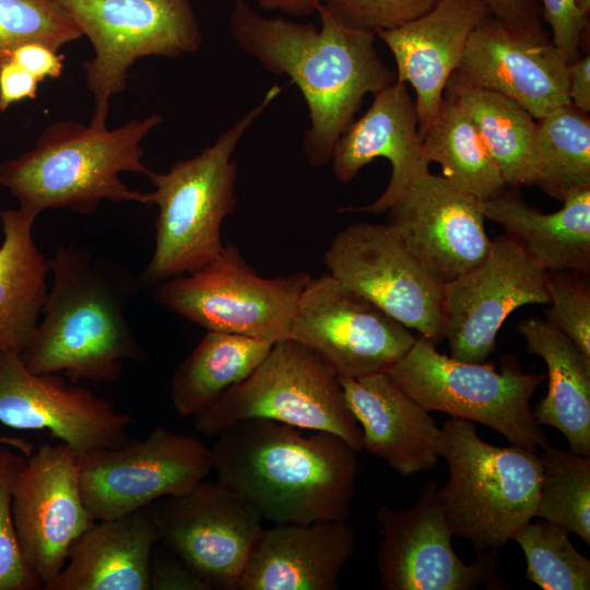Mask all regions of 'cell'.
Masks as SVG:
<instances>
[{"label": "cell", "mask_w": 590, "mask_h": 590, "mask_svg": "<svg viewBox=\"0 0 590 590\" xmlns=\"http://www.w3.org/2000/svg\"><path fill=\"white\" fill-rule=\"evenodd\" d=\"M483 211L547 272L589 273L590 188L567 197L553 213H542L507 190L483 201Z\"/></svg>", "instance_id": "cell-26"}, {"label": "cell", "mask_w": 590, "mask_h": 590, "mask_svg": "<svg viewBox=\"0 0 590 590\" xmlns=\"http://www.w3.org/2000/svg\"><path fill=\"white\" fill-rule=\"evenodd\" d=\"M378 157L387 158L391 165L386 190L367 205L345 206L340 212H387L418 177L429 172L415 101L405 83L396 81L374 94L367 111L335 143L330 162L337 180L347 184Z\"/></svg>", "instance_id": "cell-21"}, {"label": "cell", "mask_w": 590, "mask_h": 590, "mask_svg": "<svg viewBox=\"0 0 590 590\" xmlns=\"http://www.w3.org/2000/svg\"><path fill=\"white\" fill-rule=\"evenodd\" d=\"M4 109L2 108L1 104H0V117L1 115L3 114Z\"/></svg>", "instance_id": "cell-47"}, {"label": "cell", "mask_w": 590, "mask_h": 590, "mask_svg": "<svg viewBox=\"0 0 590 590\" xmlns=\"http://www.w3.org/2000/svg\"><path fill=\"white\" fill-rule=\"evenodd\" d=\"M30 446L20 439L0 438V590L42 589L22 554L12 515L15 479L24 467Z\"/></svg>", "instance_id": "cell-36"}, {"label": "cell", "mask_w": 590, "mask_h": 590, "mask_svg": "<svg viewBox=\"0 0 590 590\" xmlns=\"http://www.w3.org/2000/svg\"><path fill=\"white\" fill-rule=\"evenodd\" d=\"M158 540L211 589L237 590L263 518L219 481L149 506Z\"/></svg>", "instance_id": "cell-15"}, {"label": "cell", "mask_w": 590, "mask_h": 590, "mask_svg": "<svg viewBox=\"0 0 590 590\" xmlns=\"http://www.w3.org/2000/svg\"><path fill=\"white\" fill-rule=\"evenodd\" d=\"M12 515L24 559L44 586L95 522L81 493L80 456L63 442L27 456L14 482Z\"/></svg>", "instance_id": "cell-17"}, {"label": "cell", "mask_w": 590, "mask_h": 590, "mask_svg": "<svg viewBox=\"0 0 590 590\" xmlns=\"http://www.w3.org/2000/svg\"><path fill=\"white\" fill-rule=\"evenodd\" d=\"M339 380L362 429L363 449L403 476L438 463L445 446L442 428L387 373Z\"/></svg>", "instance_id": "cell-24"}, {"label": "cell", "mask_w": 590, "mask_h": 590, "mask_svg": "<svg viewBox=\"0 0 590 590\" xmlns=\"http://www.w3.org/2000/svg\"><path fill=\"white\" fill-rule=\"evenodd\" d=\"M266 418L322 430L363 450L362 429L338 376L310 350L287 338L273 343L258 367L193 415L197 432L216 436L245 420Z\"/></svg>", "instance_id": "cell-7"}, {"label": "cell", "mask_w": 590, "mask_h": 590, "mask_svg": "<svg viewBox=\"0 0 590 590\" xmlns=\"http://www.w3.org/2000/svg\"><path fill=\"white\" fill-rule=\"evenodd\" d=\"M355 544L347 519L274 523L260 532L237 590H335Z\"/></svg>", "instance_id": "cell-23"}, {"label": "cell", "mask_w": 590, "mask_h": 590, "mask_svg": "<svg viewBox=\"0 0 590 590\" xmlns=\"http://www.w3.org/2000/svg\"><path fill=\"white\" fill-rule=\"evenodd\" d=\"M568 96L578 109L590 111V55L585 52L568 64Z\"/></svg>", "instance_id": "cell-44"}, {"label": "cell", "mask_w": 590, "mask_h": 590, "mask_svg": "<svg viewBox=\"0 0 590 590\" xmlns=\"http://www.w3.org/2000/svg\"><path fill=\"white\" fill-rule=\"evenodd\" d=\"M0 422L15 429L48 430L79 456L128 441L131 415L59 374H35L20 354L0 355Z\"/></svg>", "instance_id": "cell-18"}, {"label": "cell", "mask_w": 590, "mask_h": 590, "mask_svg": "<svg viewBox=\"0 0 590 590\" xmlns=\"http://www.w3.org/2000/svg\"><path fill=\"white\" fill-rule=\"evenodd\" d=\"M574 271L547 272V320L590 357V287Z\"/></svg>", "instance_id": "cell-37"}, {"label": "cell", "mask_w": 590, "mask_h": 590, "mask_svg": "<svg viewBox=\"0 0 590 590\" xmlns=\"http://www.w3.org/2000/svg\"><path fill=\"white\" fill-rule=\"evenodd\" d=\"M535 517L590 544V456L544 447Z\"/></svg>", "instance_id": "cell-33"}, {"label": "cell", "mask_w": 590, "mask_h": 590, "mask_svg": "<svg viewBox=\"0 0 590 590\" xmlns=\"http://www.w3.org/2000/svg\"><path fill=\"white\" fill-rule=\"evenodd\" d=\"M49 269L42 320L20 354L31 371L109 384L126 361L146 359L126 315L142 288L139 276L72 243L58 246Z\"/></svg>", "instance_id": "cell-3"}, {"label": "cell", "mask_w": 590, "mask_h": 590, "mask_svg": "<svg viewBox=\"0 0 590 590\" xmlns=\"http://www.w3.org/2000/svg\"><path fill=\"white\" fill-rule=\"evenodd\" d=\"M529 352L544 359L548 387L533 413L540 425L559 430L571 451L590 456V357L547 319L534 317L518 327Z\"/></svg>", "instance_id": "cell-27"}, {"label": "cell", "mask_w": 590, "mask_h": 590, "mask_svg": "<svg viewBox=\"0 0 590 590\" xmlns=\"http://www.w3.org/2000/svg\"><path fill=\"white\" fill-rule=\"evenodd\" d=\"M452 75L515 101L536 120L570 104L568 62L543 25L491 14L472 32Z\"/></svg>", "instance_id": "cell-19"}, {"label": "cell", "mask_w": 590, "mask_h": 590, "mask_svg": "<svg viewBox=\"0 0 590 590\" xmlns=\"http://www.w3.org/2000/svg\"><path fill=\"white\" fill-rule=\"evenodd\" d=\"M547 271L507 235L475 267L444 283V333L452 358L482 363L517 308L547 304Z\"/></svg>", "instance_id": "cell-16"}, {"label": "cell", "mask_w": 590, "mask_h": 590, "mask_svg": "<svg viewBox=\"0 0 590 590\" xmlns=\"http://www.w3.org/2000/svg\"><path fill=\"white\" fill-rule=\"evenodd\" d=\"M36 219L19 208L0 211V355L22 353L38 324L48 292L49 259L34 240Z\"/></svg>", "instance_id": "cell-28"}, {"label": "cell", "mask_w": 590, "mask_h": 590, "mask_svg": "<svg viewBox=\"0 0 590 590\" xmlns=\"http://www.w3.org/2000/svg\"><path fill=\"white\" fill-rule=\"evenodd\" d=\"M444 96L453 99L474 125L507 186L535 185L536 119L515 101L453 75Z\"/></svg>", "instance_id": "cell-29"}, {"label": "cell", "mask_w": 590, "mask_h": 590, "mask_svg": "<svg viewBox=\"0 0 590 590\" xmlns=\"http://www.w3.org/2000/svg\"><path fill=\"white\" fill-rule=\"evenodd\" d=\"M40 82L25 69L8 59L0 63V104L7 110L13 103L37 95Z\"/></svg>", "instance_id": "cell-42"}, {"label": "cell", "mask_w": 590, "mask_h": 590, "mask_svg": "<svg viewBox=\"0 0 590 590\" xmlns=\"http://www.w3.org/2000/svg\"><path fill=\"white\" fill-rule=\"evenodd\" d=\"M149 583L150 590H212L176 555L152 554Z\"/></svg>", "instance_id": "cell-40"}, {"label": "cell", "mask_w": 590, "mask_h": 590, "mask_svg": "<svg viewBox=\"0 0 590 590\" xmlns=\"http://www.w3.org/2000/svg\"><path fill=\"white\" fill-rule=\"evenodd\" d=\"M288 338L316 354L338 378L386 373L415 341L410 329L330 273L311 276Z\"/></svg>", "instance_id": "cell-13"}, {"label": "cell", "mask_w": 590, "mask_h": 590, "mask_svg": "<svg viewBox=\"0 0 590 590\" xmlns=\"http://www.w3.org/2000/svg\"><path fill=\"white\" fill-rule=\"evenodd\" d=\"M491 14L481 0H439L421 16L376 33L394 58L397 82L415 92L421 138L439 113L472 32Z\"/></svg>", "instance_id": "cell-22"}, {"label": "cell", "mask_w": 590, "mask_h": 590, "mask_svg": "<svg viewBox=\"0 0 590 590\" xmlns=\"http://www.w3.org/2000/svg\"><path fill=\"white\" fill-rule=\"evenodd\" d=\"M543 21L551 27V39L568 64L581 56L580 44L589 17L576 7L575 0H540Z\"/></svg>", "instance_id": "cell-39"}, {"label": "cell", "mask_w": 590, "mask_h": 590, "mask_svg": "<svg viewBox=\"0 0 590 590\" xmlns=\"http://www.w3.org/2000/svg\"><path fill=\"white\" fill-rule=\"evenodd\" d=\"M210 447L217 481L263 520L309 523L347 519L358 452L340 436L266 418L237 422Z\"/></svg>", "instance_id": "cell-2"}, {"label": "cell", "mask_w": 590, "mask_h": 590, "mask_svg": "<svg viewBox=\"0 0 590 590\" xmlns=\"http://www.w3.org/2000/svg\"><path fill=\"white\" fill-rule=\"evenodd\" d=\"M329 273L408 329L437 344L444 333V283L410 252L388 224L357 223L324 252Z\"/></svg>", "instance_id": "cell-12"}, {"label": "cell", "mask_w": 590, "mask_h": 590, "mask_svg": "<svg viewBox=\"0 0 590 590\" xmlns=\"http://www.w3.org/2000/svg\"><path fill=\"white\" fill-rule=\"evenodd\" d=\"M577 9L587 17L590 15V0H575Z\"/></svg>", "instance_id": "cell-46"}, {"label": "cell", "mask_w": 590, "mask_h": 590, "mask_svg": "<svg viewBox=\"0 0 590 590\" xmlns=\"http://www.w3.org/2000/svg\"><path fill=\"white\" fill-rule=\"evenodd\" d=\"M264 10L279 11L291 16L304 17L317 13L322 0H253Z\"/></svg>", "instance_id": "cell-45"}, {"label": "cell", "mask_w": 590, "mask_h": 590, "mask_svg": "<svg viewBox=\"0 0 590 590\" xmlns=\"http://www.w3.org/2000/svg\"><path fill=\"white\" fill-rule=\"evenodd\" d=\"M82 36L54 0H0V63L25 44H43L56 51Z\"/></svg>", "instance_id": "cell-35"}, {"label": "cell", "mask_w": 590, "mask_h": 590, "mask_svg": "<svg viewBox=\"0 0 590 590\" xmlns=\"http://www.w3.org/2000/svg\"><path fill=\"white\" fill-rule=\"evenodd\" d=\"M9 59L39 82L47 78L57 79L63 70V55L38 43H30L15 48Z\"/></svg>", "instance_id": "cell-41"}, {"label": "cell", "mask_w": 590, "mask_h": 590, "mask_svg": "<svg viewBox=\"0 0 590 590\" xmlns=\"http://www.w3.org/2000/svg\"><path fill=\"white\" fill-rule=\"evenodd\" d=\"M273 342L240 334L208 331L177 367L170 388L180 416H193L231 387L246 379Z\"/></svg>", "instance_id": "cell-30"}, {"label": "cell", "mask_w": 590, "mask_h": 590, "mask_svg": "<svg viewBox=\"0 0 590 590\" xmlns=\"http://www.w3.org/2000/svg\"><path fill=\"white\" fill-rule=\"evenodd\" d=\"M387 212L388 225L442 283L479 264L491 248L483 201L442 176L422 175Z\"/></svg>", "instance_id": "cell-20"}, {"label": "cell", "mask_w": 590, "mask_h": 590, "mask_svg": "<svg viewBox=\"0 0 590 590\" xmlns=\"http://www.w3.org/2000/svg\"><path fill=\"white\" fill-rule=\"evenodd\" d=\"M97 521L78 538L43 590H150V562L160 540L149 506Z\"/></svg>", "instance_id": "cell-25"}, {"label": "cell", "mask_w": 590, "mask_h": 590, "mask_svg": "<svg viewBox=\"0 0 590 590\" xmlns=\"http://www.w3.org/2000/svg\"><path fill=\"white\" fill-rule=\"evenodd\" d=\"M307 272L263 278L234 245L201 269L165 280L152 297L168 311L208 331L278 342L287 339Z\"/></svg>", "instance_id": "cell-10"}, {"label": "cell", "mask_w": 590, "mask_h": 590, "mask_svg": "<svg viewBox=\"0 0 590 590\" xmlns=\"http://www.w3.org/2000/svg\"><path fill=\"white\" fill-rule=\"evenodd\" d=\"M492 14L520 26L543 25L540 0H481Z\"/></svg>", "instance_id": "cell-43"}, {"label": "cell", "mask_w": 590, "mask_h": 590, "mask_svg": "<svg viewBox=\"0 0 590 590\" xmlns=\"http://www.w3.org/2000/svg\"><path fill=\"white\" fill-rule=\"evenodd\" d=\"M449 479L438 494L453 535L477 552L498 551L535 517L542 461L535 451L484 441L472 422L450 417L442 426Z\"/></svg>", "instance_id": "cell-6"}, {"label": "cell", "mask_w": 590, "mask_h": 590, "mask_svg": "<svg viewBox=\"0 0 590 590\" xmlns=\"http://www.w3.org/2000/svg\"><path fill=\"white\" fill-rule=\"evenodd\" d=\"M439 0H322L344 25L377 33L412 21L428 12Z\"/></svg>", "instance_id": "cell-38"}, {"label": "cell", "mask_w": 590, "mask_h": 590, "mask_svg": "<svg viewBox=\"0 0 590 590\" xmlns=\"http://www.w3.org/2000/svg\"><path fill=\"white\" fill-rule=\"evenodd\" d=\"M527 560V579L543 590L590 589V562L560 527L544 519L521 524L510 536Z\"/></svg>", "instance_id": "cell-34"}, {"label": "cell", "mask_w": 590, "mask_h": 590, "mask_svg": "<svg viewBox=\"0 0 590 590\" xmlns=\"http://www.w3.org/2000/svg\"><path fill=\"white\" fill-rule=\"evenodd\" d=\"M162 121L153 114L110 130L74 120L51 123L33 149L0 164V185L19 209L36 216L47 209L93 214L104 200L150 205L148 193L130 189L119 175L148 176L141 142Z\"/></svg>", "instance_id": "cell-4"}, {"label": "cell", "mask_w": 590, "mask_h": 590, "mask_svg": "<svg viewBox=\"0 0 590 590\" xmlns=\"http://www.w3.org/2000/svg\"><path fill=\"white\" fill-rule=\"evenodd\" d=\"M536 184L563 202L590 188V117L573 104L536 120Z\"/></svg>", "instance_id": "cell-32"}, {"label": "cell", "mask_w": 590, "mask_h": 590, "mask_svg": "<svg viewBox=\"0 0 590 590\" xmlns=\"http://www.w3.org/2000/svg\"><path fill=\"white\" fill-rule=\"evenodd\" d=\"M54 1L94 48V57L83 62L95 104L93 123L106 125L109 102L126 90L129 69L139 58H178L202 43L190 0Z\"/></svg>", "instance_id": "cell-9"}, {"label": "cell", "mask_w": 590, "mask_h": 590, "mask_svg": "<svg viewBox=\"0 0 590 590\" xmlns=\"http://www.w3.org/2000/svg\"><path fill=\"white\" fill-rule=\"evenodd\" d=\"M317 14L320 28L266 17L234 0L229 21L237 46L271 73L288 76L304 96L310 127L303 150L314 167L330 163L364 97L397 81L376 48L375 33L344 25L322 3Z\"/></svg>", "instance_id": "cell-1"}, {"label": "cell", "mask_w": 590, "mask_h": 590, "mask_svg": "<svg viewBox=\"0 0 590 590\" xmlns=\"http://www.w3.org/2000/svg\"><path fill=\"white\" fill-rule=\"evenodd\" d=\"M282 92L271 86L262 99L198 155L178 160L167 172L150 170L155 190L148 193L156 204L155 247L139 275L142 288L194 272L224 249L221 227L236 208L234 152L252 122Z\"/></svg>", "instance_id": "cell-5"}, {"label": "cell", "mask_w": 590, "mask_h": 590, "mask_svg": "<svg viewBox=\"0 0 590 590\" xmlns=\"http://www.w3.org/2000/svg\"><path fill=\"white\" fill-rule=\"evenodd\" d=\"M422 141L426 161L439 164L442 177L457 189L482 201L507 190L474 125L453 99L444 96L439 113Z\"/></svg>", "instance_id": "cell-31"}, {"label": "cell", "mask_w": 590, "mask_h": 590, "mask_svg": "<svg viewBox=\"0 0 590 590\" xmlns=\"http://www.w3.org/2000/svg\"><path fill=\"white\" fill-rule=\"evenodd\" d=\"M421 337L386 373L427 411L482 423L511 445L536 451L548 446L530 400L543 374L521 371L517 359L505 357L502 370L492 364L463 362L439 353Z\"/></svg>", "instance_id": "cell-8"}, {"label": "cell", "mask_w": 590, "mask_h": 590, "mask_svg": "<svg viewBox=\"0 0 590 590\" xmlns=\"http://www.w3.org/2000/svg\"><path fill=\"white\" fill-rule=\"evenodd\" d=\"M433 480L415 504L402 510L381 505L376 512L381 541L377 551L380 587L385 590H473L503 588L497 576L498 551L477 552L469 564L452 547L449 528Z\"/></svg>", "instance_id": "cell-14"}, {"label": "cell", "mask_w": 590, "mask_h": 590, "mask_svg": "<svg viewBox=\"0 0 590 590\" xmlns=\"http://www.w3.org/2000/svg\"><path fill=\"white\" fill-rule=\"evenodd\" d=\"M211 471L210 447L163 426L154 427L143 440L80 456L81 493L95 521L186 494Z\"/></svg>", "instance_id": "cell-11"}]
</instances>
